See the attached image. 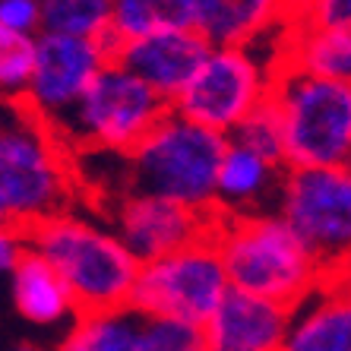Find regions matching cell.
<instances>
[{
  "instance_id": "cell-21",
  "label": "cell",
  "mask_w": 351,
  "mask_h": 351,
  "mask_svg": "<svg viewBox=\"0 0 351 351\" xmlns=\"http://www.w3.org/2000/svg\"><path fill=\"white\" fill-rule=\"evenodd\" d=\"M111 25V0H38V32L101 38Z\"/></svg>"
},
{
  "instance_id": "cell-30",
  "label": "cell",
  "mask_w": 351,
  "mask_h": 351,
  "mask_svg": "<svg viewBox=\"0 0 351 351\" xmlns=\"http://www.w3.org/2000/svg\"><path fill=\"white\" fill-rule=\"evenodd\" d=\"M342 278H345V282H348V285H351V266H348V269H345V276H342Z\"/></svg>"
},
{
  "instance_id": "cell-5",
  "label": "cell",
  "mask_w": 351,
  "mask_h": 351,
  "mask_svg": "<svg viewBox=\"0 0 351 351\" xmlns=\"http://www.w3.org/2000/svg\"><path fill=\"white\" fill-rule=\"evenodd\" d=\"M76 193L73 158L45 123L23 111L16 123L0 127V228L29 231L64 213Z\"/></svg>"
},
{
  "instance_id": "cell-20",
  "label": "cell",
  "mask_w": 351,
  "mask_h": 351,
  "mask_svg": "<svg viewBox=\"0 0 351 351\" xmlns=\"http://www.w3.org/2000/svg\"><path fill=\"white\" fill-rule=\"evenodd\" d=\"M139 329L143 313H136L130 304L114 311L76 313L73 329L58 351H139Z\"/></svg>"
},
{
  "instance_id": "cell-23",
  "label": "cell",
  "mask_w": 351,
  "mask_h": 351,
  "mask_svg": "<svg viewBox=\"0 0 351 351\" xmlns=\"http://www.w3.org/2000/svg\"><path fill=\"white\" fill-rule=\"evenodd\" d=\"M228 139L241 143V146L254 149L256 156L269 158V162L282 165L285 168V158H282V123H278V114L272 101H260V105L244 117V121L237 123L234 130L228 133Z\"/></svg>"
},
{
  "instance_id": "cell-6",
  "label": "cell",
  "mask_w": 351,
  "mask_h": 351,
  "mask_svg": "<svg viewBox=\"0 0 351 351\" xmlns=\"http://www.w3.org/2000/svg\"><path fill=\"white\" fill-rule=\"evenodd\" d=\"M171 105L121 60H105L76 105L48 127L73 152H130Z\"/></svg>"
},
{
  "instance_id": "cell-29",
  "label": "cell",
  "mask_w": 351,
  "mask_h": 351,
  "mask_svg": "<svg viewBox=\"0 0 351 351\" xmlns=\"http://www.w3.org/2000/svg\"><path fill=\"white\" fill-rule=\"evenodd\" d=\"M10 351H41V348H35V345H16V348H10Z\"/></svg>"
},
{
  "instance_id": "cell-4",
  "label": "cell",
  "mask_w": 351,
  "mask_h": 351,
  "mask_svg": "<svg viewBox=\"0 0 351 351\" xmlns=\"http://www.w3.org/2000/svg\"><path fill=\"white\" fill-rule=\"evenodd\" d=\"M266 98L282 123L285 168L351 165V82L276 64Z\"/></svg>"
},
{
  "instance_id": "cell-13",
  "label": "cell",
  "mask_w": 351,
  "mask_h": 351,
  "mask_svg": "<svg viewBox=\"0 0 351 351\" xmlns=\"http://www.w3.org/2000/svg\"><path fill=\"white\" fill-rule=\"evenodd\" d=\"M206 54H209V45L196 29H165V32L121 41L114 60H121L130 73H136L171 105Z\"/></svg>"
},
{
  "instance_id": "cell-15",
  "label": "cell",
  "mask_w": 351,
  "mask_h": 351,
  "mask_svg": "<svg viewBox=\"0 0 351 351\" xmlns=\"http://www.w3.org/2000/svg\"><path fill=\"white\" fill-rule=\"evenodd\" d=\"M282 351H351V285L326 278L291 311Z\"/></svg>"
},
{
  "instance_id": "cell-28",
  "label": "cell",
  "mask_w": 351,
  "mask_h": 351,
  "mask_svg": "<svg viewBox=\"0 0 351 351\" xmlns=\"http://www.w3.org/2000/svg\"><path fill=\"white\" fill-rule=\"evenodd\" d=\"M323 0H285V13H288V19H307L313 13V10L319 7Z\"/></svg>"
},
{
  "instance_id": "cell-10",
  "label": "cell",
  "mask_w": 351,
  "mask_h": 351,
  "mask_svg": "<svg viewBox=\"0 0 351 351\" xmlns=\"http://www.w3.org/2000/svg\"><path fill=\"white\" fill-rule=\"evenodd\" d=\"M108 58L98 38H76V35L38 32L35 35V64L25 92L16 98L19 111L54 127L60 117L76 105L92 76L101 70Z\"/></svg>"
},
{
  "instance_id": "cell-19",
  "label": "cell",
  "mask_w": 351,
  "mask_h": 351,
  "mask_svg": "<svg viewBox=\"0 0 351 351\" xmlns=\"http://www.w3.org/2000/svg\"><path fill=\"white\" fill-rule=\"evenodd\" d=\"M165 29H193V0H111V25L98 41L114 58L121 41Z\"/></svg>"
},
{
  "instance_id": "cell-14",
  "label": "cell",
  "mask_w": 351,
  "mask_h": 351,
  "mask_svg": "<svg viewBox=\"0 0 351 351\" xmlns=\"http://www.w3.org/2000/svg\"><path fill=\"white\" fill-rule=\"evenodd\" d=\"M288 23L285 0H193V29L209 48H260Z\"/></svg>"
},
{
  "instance_id": "cell-25",
  "label": "cell",
  "mask_w": 351,
  "mask_h": 351,
  "mask_svg": "<svg viewBox=\"0 0 351 351\" xmlns=\"http://www.w3.org/2000/svg\"><path fill=\"white\" fill-rule=\"evenodd\" d=\"M0 25L16 32H38V0H0Z\"/></svg>"
},
{
  "instance_id": "cell-24",
  "label": "cell",
  "mask_w": 351,
  "mask_h": 351,
  "mask_svg": "<svg viewBox=\"0 0 351 351\" xmlns=\"http://www.w3.org/2000/svg\"><path fill=\"white\" fill-rule=\"evenodd\" d=\"M139 351H206L203 326L171 317H143Z\"/></svg>"
},
{
  "instance_id": "cell-11",
  "label": "cell",
  "mask_w": 351,
  "mask_h": 351,
  "mask_svg": "<svg viewBox=\"0 0 351 351\" xmlns=\"http://www.w3.org/2000/svg\"><path fill=\"white\" fill-rule=\"evenodd\" d=\"M111 203L114 231L139 263L171 254L203 234H213L215 213H196L174 199L152 193H121Z\"/></svg>"
},
{
  "instance_id": "cell-7",
  "label": "cell",
  "mask_w": 351,
  "mask_h": 351,
  "mask_svg": "<svg viewBox=\"0 0 351 351\" xmlns=\"http://www.w3.org/2000/svg\"><path fill=\"white\" fill-rule=\"evenodd\" d=\"M276 213L298 234L326 278L351 266V165L285 168L276 190Z\"/></svg>"
},
{
  "instance_id": "cell-27",
  "label": "cell",
  "mask_w": 351,
  "mask_h": 351,
  "mask_svg": "<svg viewBox=\"0 0 351 351\" xmlns=\"http://www.w3.org/2000/svg\"><path fill=\"white\" fill-rule=\"evenodd\" d=\"M301 23H317V25H342L351 29V0H323L307 19Z\"/></svg>"
},
{
  "instance_id": "cell-22",
  "label": "cell",
  "mask_w": 351,
  "mask_h": 351,
  "mask_svg": "<svg viewBox=\"0 0 351 351\" xmlns=\"http://www.w3.org/2000/svg\"><path fill=\"white\" fill-rule=\"evenodd\" d=\"M35 35L0 25V95L19 98L25 92L35 64Z\"/></svg>"
},
{
  "instance_id": "cell-12",
  "label": "cell",
  "mask_w": 351,
  "mask_h": 351,
  "mask_svg": "<svg viewBox=\"0 0 351 351\" xmlns=\"http://www.w3.org/2000/svg\"><path fill=\"white\" fill-rule=\"evenodd\" d=\"M288 323L291 307L228 288L203 323V345L206 351H282Z\"/></svg>"
},
{
  "instance_id": "cell-17",
  "label": "cell",
  "mask_w": 351,
  "mask_h": 351,
  "mask_svg": "<svg viewBox=\"0 0 351 351\" xmlns=\"http://www.w3.org/2000/svg\"><path fill=\"white\" fill-rule=\"evenodd\" d=\"M276 64H288L323 80L351 82V29L291 19L278 45Z\"/></svg>"
},
{
  "instance_id": "cell-18",
  "label": "cell",
  "mask_w": 351,
  "mask_h": 351,
  "mask_svg": "<svg viewBox=\"0 0 351 351\" xmlns=\"http://www.w3.org/2000/svg\"><path fill=\"white\" fill-rule=\"evenodd\" d=\"M10 278H13L16 311L23 313L29 323L54 326V323H60V319L76 313L73 294L66 291L64 278L51 269V263L35 254L32 247H29L23 254V260L13 266Z\"/></svg>"
},
{
  "instance_id": "cell-1",
  "label": "cell",
  "mask_w": 351,
  "mask_h": 351,
  "mask_svg": "<svg viewBox=\"0 0 351 351\" xmlns=\"http://www.w3.org/2000/svg\"><path fill=\"white\" fill-rule=\"evenodd\" d=\"M213 237L225 263L228 285L237 291L269 298L294 311L326 282L313 254L278 213H215Z\"/></svg>"
},
{
  "instance_id": "cell-8",
  "label": "cell",
  "mask_w": 351,
  "mask_h": 351,
  "mask_svg": "<svg viewBox=\"0 0 351 351\" xmlns=\"http://www.w3.org/2000/svg\"><path fill=\"white\" fill-rule=\"evenodd\" d=\"M228 288L219 244L213 234H203L171 254L139 263L127 304L143 317H171L203 326Z\"/></svg>"
},
{
  "instance_id": "cell-2",
  "label": "cell",
  "mask_w": 351,
  "mask_h": 351,
  "mask_svg": "<svg viewBox=\"0 0 351 351\" xmlns=\"http://www.w3.org/2000/svg\"><path fill=\"white\" fill-rule=\"evenodd\" d=\"M25 234L29 247L64 278L66 291L73 294L76 313L114 311L130 301L139 260L114 228L64 209L41 219Z\"/></svg>"
},
{
  "instance_id": "cell-3",
  "label": "cell",
  "mask_w": 351,
  "mask_h": 351,
  "mask_svg": "<svg viewBox=\"0 0 351 351\" xmlns=\"http://www.w3.org/2000/svg\"><path fill=\"white\" fill-rule=\"evenodd\" d=\"M225 146V133L168 111L130 152H123L127 193H152L196 213H215V178Z\"/></svg>"
},
{
  "instance_id": "cell-16",
  "label": "cell",
  "mask_w": 351,
  "mask_h": 351,
  "mask_svg": "<svg viewBox=\"0 0 351 351\" xmlns=\"http://www.w3.org/2000/svg\"><path fill=\"white\" fill-rule=\"evenodd\" d=\"M278 171H282V165L228 139L219 162V178H215V213H256L278 190Z\"/></svg>"
},
{
  "instance_id": "cell-9",
  "label": "cell",
  "mask_w": 351,
  "mask_h": 351,
  "mask_svg": "<svg viewBox=\"0 0 351 351\" xmlns=\"http://www.w3.org/2000/svg\"><path fill=\"white\" fill-rule=\"evenodd\" d=\"M272 64L256 48H209L171 111L228 136L260 101H266Z\"/></svg>"
},
{
  "instance_id": "cell-26",
  "label": "cell",
  "mask_w": 351,
  "mask_h": 351,
  "mask_svg": "<svg viewBox=\"0 0 351 351\" xmlns=\"http://www.w3.org/2000/svg\"><path fill=\"white\" fill-rule=\"evenodd\" d=\"M29 250V234L23 228H0V272H13Z\"/></svg>"
}]
</instances>
